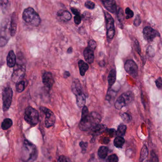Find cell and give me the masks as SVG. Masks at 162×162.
I'll list each match as a JSON object with an SVG mask.
<instances>
[{"mask_svg": "<svg viewBox=\"0 0 162 162\" xmlns=\"http://www.w3.org/2000/svg\"><path fill=\"white\" fill-rule=\"evenodd\" d=\"M101 117L98 113L93 112L87 116L81 118L79 124V128L82 131H88L91 129L101 121Z\"/></svg>", "mask_w": 162, "mask_h": 162, "instance_id": "obj_1", "label": "cell"}, {"mask_svg": "<svg viewBox=\"0 0 162 162\" xmlns=\"http://www.w3.org/2000/svg\"><path fill=\"white\" fill-rule=\"evenodd\" d=\"M37 157V150L35 145L25 140L22 148V160L25 162H34Z\"/></svg>", "mask_w": 162, "mask_h": 162, "instance_id": "obj_2", "label": "cell"}, {"mask_svg": "<svg viewBox=\"0 0 162 162\" xmlns=\"http://www.w3.org/2000/svg\"><path fill=\"white\" fill-rule=\"evenodd\" d=\"M22 18L25 22L32 26H39L41 22L40 16L35 10L31 7L27 8L24 10L22 14Z\"/></svg>", "mask_w": 162, "mask_h": 162, "instance_id": "obj_3", "label": "cell"}, {"mask_svg": "<svg viewBox=\"0 0 162 162\" xmlns=\"http://www.w3.org/2000/svg\"><path fill=\"white\" fill-rule=\"evenodd\" d=\"M134 99V95L132 91L124 92L117 99L115 103V107L117 109H121L123 107L128 106Z\"/></svg>", "mask_w": 162, "mask_h": 162, "instance_id": "obj_4", "label": "cell"}, {"mask_svg": "<svg viewBox=\"0 0 162 162\" xmlns=\"http://www.w3.org/2000/svg\"><path fill=\"white\" fill-rule=\"evenodd\" d=\"M24 119L27 123L32 126H35L39 123V112L32 107H27L25 110Z\"/></svg>", "mask_w": 162, "mask_h": 162, "instance_id": "obj_5", "label": "cell"}, {"mask_svg": "<svg viewBox=\"0 0 162 162\" xmlns=\"http://www.w3.org/2000/svg\"><path fill=\"white\" fill-rule=\"evenodd\" d=\"M25 72L26 66L25 64L20 62H17L12 75V79L13 81L17 83L18 82L22 81L25 77Z\"/></svg>", "mask_w": 162, "mask_h": 162, "instance_id": "obj_6", "label": "cell"}, {"mask_svg": "<svg viewBox=\"0 0 162 162\" xmlns=\"http://www.w3.org/2000/svg\"><path fill=\"white\" fill-rule=\"evenodd\" d=\"M2 109L4 112L8 110L12 104L13 91L12 88L6 87L2 91Z\"/></svg>", "mask_w": 162, "mask_h": 162, "instance_id": "obj_7", "label": "cell"}, {"mask_svg": "<svg viewBox=\"0 0 162 162\" xmlns=\"http://www.w3.org/2000/svg\"><path fill=\"white\" fill-rule=\"evenodd\" d=\"M105 21H106V30H107V37L109 39H113L115 33V29L114 20L110 14L108 12H104Z\"/></svg>", "mask_w": 162, "mask_h": 162, "instance_id": "obj_8", "label": "cell"}, {"mask_svg": "<svg viewBox=\"0 0 162 162\" xmlns=\"http://www.w3.org/2000/svg\"><path fill=\"white\" fill-rule=\"evenodd\" d=\"M40 109L45 115V127L47 128L52 127L56 121V117L54 113L49 109L46 107H41Z\"/></svg>", "mask_w": 162, "mask_h": 162, "instance_id": "obj_9", "label": "cell"}, {"mask_svg": "<svg viewBox=\"0 0 162 162\" xmlns=\"http://www.w3.org/2000/svg\"><path fill=\"white\" fill-rule=\"evenodd\" d=\"M143 34L145 40L151 42L156 38L160 37V33L150 26H146L143 29Z\"/></svg>", "mask_w": 162, "mask_h": 162, "instance_id": "obj_10", "label": "cell"}, {"mask_svg": "<svg viewBox=\"0 0 162 162\" xmlns=\"http://www.w3.org/2000/svg\"><path fill=\"white\" fill-rule=\"evenodd\" d=\"M124 69L126 72L133 78H136L138 76V66L133 60H127L124 65Z\"/></svg>", "mask_w": 162, "mask_h": 162, "instance_id": "obj_11", "label": "cell"}, {"mask_svg": "<svg viewBox=\"0 0 162 162\" xmlns=\"http://www.w3.org/2000/svg\"><path fill=\"white\" fill-rule=\"evenodd\" d=\"M42 78L43 83L44 84L45 88H47L48 90H50L55 82L54 77L52 73L50 72L45 71L43 73Z\"/></svg>", "mask_w": 162, "mask_h": 162, "instance_id": "obj_12", "label": "cell"}, {"mask_svg": "<svg viewBox=\"0 0 162 162\" xmlns=\"http://www.w3.org/2000/svg\"><path fill=\"white\" fill-rule=\"evenodd\" d=\"M57 18L59 21L63 22H67L72 18L71 14L68 10H59L57 13Z\"/></svg>", "mask_w": 162, "mask_h": 162, "instance_id": "obj_13", "label": "cell"}, {"mask_svg": "<svg viewBox=\"0 0 162 162\" xmlns=\"http://www.w3.org/2000/svg\"><path fill=\"white\" fill-rule=\"evenodd\" d=\"M72 90L75 95L77 96L81 93H83L82 87L78 79H75L72 84Z\"/></svg>", "mask_w": 162, "mask_h": 162, "instance_id": "obj_14", "label": "cell"}, {"mask_svg": "<svg viewBox=\"0 0 162 162\" xmlns=\"http://www.w3.org/2000/svg\"><path fill=\"white\" fill-rule=\"evenodd\" d=\"M17 15L15 13H14L11 17V22L10 25V34L12 36H14L17 32Z\"/></svg>", "mask_w": 162, "mask_h": 162, "instance_id": "obj_15", "label": "cell"}, {"mask_svg": "<svg viewBox=\"0 0 162 162\" xmlns=\"http://www.w3.org/2000/svg\"><path fill=\"white\" fill-rule=\"evenodd\" d=\"M102 2L103 3L105 8L110 13L115 14L117 11V5L116 2L113 0L111 1H102Z\"/></svg>", "mask_w": 162, "mask_h": 162, "instance_id": "obj_16", "label": "cell"}, {"mask_svg": "<svg viewBox=\"0 0 162 162\" xmlns=\"http://www.w3.org/2000/svg\"><path fill=\"white\" fill-rule=\"evenodd\" d=\"M91 134L93 136H96L101 135L107 130V127L104 124H98L91 129Z\"/></svg>", "mask_w": 162, "mask_h": 162, "instance_id": "obj_17", "label": "cell"}, {"mask_svg": "<svg viewBox=\"0 0 162 162\" xmlns=\"http://www.w3.org/2000/svg\"><path fill=\"white\" fill-rule=\"evenodd\" d=\"M83 56H84V59L89 64H91L94 62V51L90 49L89 48L87 47L83 50Z\"/></svg>", "mask_w": 162, "mask_h": 162, "instance_id": "obj_18", "label": "cell"}, {"mask_svg": "<svg viewBox=\"0 0 162 162\" xmlns=\"http://www.w3.org/2000/svg\"><path fill=\"white\" fill-rule=\"evenodd\" d=\"M16 62V57L14 52L13 50H10L9 52L7 57V64L10 68L14 67Z\"/></svg>", "mask_w": 162, "mask_h": 162, "instance_id": "obj_19", "label": "cell"}, {"mask_svg": "<svg viewBox=\"0 0 162 162\" xmlns=\"http://www.w3.org/2000/svg\"><path fill=\"white\" fill-rule=\"evenodd\" d=\"M78 66L80 70V75L82 76H84L86 71L88 70V65L87 63H86L82 60H80L78 61Z\"/></svg>", "mask_w": 162, "mask_h": 162, "instance_id": "obj_20", "label": "cell"}, {"mask_svg": "<svg viewBox=\"0 0 162 162\" xmlns=\"http://www.w3.org/2000/svg\"><path fill=\"white\" fill-rule=\"evenodd\" d=\"M116 80V71L115 69H112L110 72L108 77V82L110 88L115 82Z\"/></svg>", "mask_w": 162, "mask_h": 162, "instance_id": "obj_21", "label": "cell"}, {"mask_svg": "<svg viewBox=\"0 0 162 162\" xmlns=\"http://www.w3.org/2000/svg\"><path fill=\"white\" fill-rule=\"evenodd\" d=\"M76 103L79 108H83L86 103V96L84 93L76 96Z\"/></svg>", "mask_w": 162, "mask_h": 162, "instance_id": "obj_22", "label": "cell"}, {"mask_svg": "<svg viewBox=\"0 0 162 162\" xmlns=\"http://www.w3.org/2000/svg\"><path fill=\"white\" fill-rule=\"evenodd\" d=\"M108 153V148L106 146H102L98 150V155L100 158L104 159L107 157Z\"/></svg>", "mask_w": 162, "mask_h": 162, "instance_id": "obj_23", "label": "cell"}, {"mask_svg": "<svg viewBox=\"0 0 162 162\" xmlns=\"http://www.w3.org/2000/svg\"><path fill=\"white\" fill-rule=\"evenodd\" d=\"M13 121L10 118H6L2 124V128L3 130L8 129L13 125Z\"/></svg>", "mask_w": 162, "mask_h": 162, "instance_id": "obj_24", "label": "cell"}, {"mask_svg": "<svg viewBox=\"0 0 162 162\" xmlns=\"http://www.w3.org/2000/svg\"><path fill=\"white\" fill-rule=\"evenodd\" d=\"M148 156V149L146 145H144L143 146L141 150L139 161L140 162H143Z\"/></svg>", "mask_w": 162, "mask_h": 162, "instance_id": "obj_25", "label": "cell"}, {"mask_svg": "<svg viewBox=\"0 0 162 162\" xmlns=\"http://www.w3.org/2000/svg\"><path fill=\"white\" fill-rule=\"evenodd\" d=\"M127 127L125 124H121L118 126L117 131L116 132V135L118 136L123 137L126 133Z\"/></svg>", "mask_w": 162, "mask_h": 162, "instance_id": "obj_26", "label": "cell"}, {"mask_svg": "<svg viewBox=\"0 0 162 162\" xmlns=\"http://www.w3.org/2000/svg\"><path fill=\"white\" fill-rule=\"evenodd\" d=\"M125 139L122 137L117 136L114 140V144L117 148H122L125 143Z\"/></svg>", "mask_w": 162, "mask_h": 162, "instance_id": "obj_27", "label": "cell"}, {"mask_svg": "<svg viewBox=\"0 0 162 162\" xmlns=\"http://www.w3.org/2000/svg\"><path fill=\"white\" fill-rule=\"evenodd\" d=\"M25 87H26V84H25V81H23L18 82L16 83V89L18 92H21L24 91Z\"/></svg>", "mask_w": 162, "mask_h": 162, "instance_id": "obj_28", "label": "cell"}, {"mask_svg": "<svg viewBox=\"0 0 162 162\" xmlns=\"http://www.w3.org/2000/svg\"><path fill=\"white\" fill-rule=\"evenodd\" d=\"M121 117L123 121L126 123H129L131 120V117L128 113H124L121 115Z\"/></svg>", "mask_w": 162, "mask_h": 162, "instance_id": "obj_29", "label": "cell"}, {"mask_svg": "<svg viewBox=\"0 0 162 162\" xmlns=\"http://www.w3.org/2000/svg\"><path fill=\"white\" fill-rule=\"evenodd\" d=\"M118 19L120 23H122L124 21V15L123 10L122 8L118 9L117 14Z\"/></svg>", "mask_w": 162, "mask_h": 162, "instance_id": "obj_30", "label": "cell"}, {"mask_svg": "<svg viewBox=\"0 0 162 162\" xmlns=\"http://www.w3.org/2000/svg\"><path fill=\"white\" fill-rule=\"evenodd\" d=\"M125 14H126V19H130L134 16V12L129 7L126 8L125 9Z\"/></svg>", "mask_w": 162, "mask_h": 162, "instance_id": "obj_31", "label": "cell"}, {"mask_svg": "<svg viewBox=\"0 0 162 162\" xmlns=\"http://www.w3.org/2000/svg\"><path fill=\"white\" fill-rule=\"evenodd\" d=\"M148 162H159L158 156L153 151L151 152L150 158Z\"/></svg>", "mask_w": 162, "mask_h": 162, "instance_id": "obj_32", "label": "cell"}, {"mask_svg": "<svg viewBox=\"0 0 162 162\" xmlns=\"http://www.w3.org/2000/svg\"><path fill=\"white\" fill-rule=\"evenodd\" d=\"M79 145H80L81 150H82V153H83V154L86 153L88 147V143L81 141L79 143Z\"/></svg>", "mask_w": 162, "mask_h": 162, "instance_id": "obj_33", "label": "cell"}, {"mask_svg": "<svg viewBox=\"0 0 162 162\" xmlns=\"http://www.w3.org/2000/svg\"><path fill=\"white\" fill-rule=\"evenodd\" d=\"M96 42L94 40H91L88 42V48H89L90 49L93 50V51H94L95 49L96 48Z\"/></svg>", "mask_w": 162, "mask_h": 162, "instance_id": "obj_34", "label": "cell"}, {"mask_svg": "<svg viewBox=\"0 0 162 162\" xmlns=\"http://www.w3.org/2000/svg\"><path fill=\"white\" fill-rule=\"evenodd\" d=\"M108 160L109 162H118V157L115 154H113L108 157Z\"/></svg>", "mask_w": 162, "mask_h": 162, "instance_id": "obj_35", "label": "cell"}, {"mask_svg": "<svg viewBox=\"0 0 162 162\" xmlns=\"http://www.w3.org/2000/svg\"><path fill=\"white\" fill-rule=\"evenodd\" d=\"M85 6L89 9L93 10L94 8L95 3L93 2L88 1L85 2Z\"/></svg>", "mask_w": 162, "mask_h": 162, "instance_id": "obj_36", "label": "cell"}, {"mask_svg": "<svg viewBox=\"0 0 162 162\" xmlns=\"http://www.w3.org/2000/svg\"><path fill=\"white\" fill-rule=\"evenodd\" d=\"M141 23V19L139 15H137L134 21V25L136 27H138Z\"/></svg>", "mask_w": 162, "mask_h": 162, "instance_id": "obj_37", "label": "cell"}, {"mask_svg": "<svg viewBox=\"0 0 162 162\" xmlns=\"http://www.w3.org/2000/svg\"><path fill=\"white\" fill-rule=\"evenodd\" d=\"M57 162H72V161L68 157L62 155L59 156Z\"/></svg>", "mask_w": 162, "mask_h": 162, "instance_id": "obj_38", "label": "cell"}, {"mask_svg": "<svg viewBox=\"0 0 162 162\" xmlns=\"http://www.w3.org/2000/svg\"><path fill=\"white\" fill-rule=\"evenodd\" d=\"M156 86L159 89H162V78L161 77H158L155 81Z\"/></svg>", "mask_w": 162, "mask_h": 162, "instance_id": "obj_39", "label": "cell"}, {"mask_svg": "<svg viewBox=\"0 0 162 162\" xmlns=\"http://www.w3.org/2000/svg\"><path fill=\"white\" fill-rule=\"evenodd\" d=\"M134 46L135 47V49L137 51V53L139 55L141 54V49H140V45L139 42L137 40H135L134 42Z\"/></svg>", "mask_w": 162, "mask_h": 162, "instance_id": "obj_40", "label": "cell"}, {"mask_svg": "<svg viewBox=\"0 0 162 162\" xmlns=\"http://www.w3.org/2000/svg\"><path fill=\"white\" fill-rule=\"evenodd\" d=\"M7 43V40L4 37H0V47H3Z\"/></svg>", "mask_w": 162, "mask_h": 162, "instance_id": "obj_41", "label": "cell"}, {"mask_svg": "<svg viewBox=\"0 0 162 162\" xmlns=\"http://www.w3.org/2000/svg\"><path fill=\"white\" fill-rule=\"evenodd\" d=\"M9 4L8 1H0V4L3 10L6 9Z\"/></svg>", "mask_w": 162, "mask_h": 162, "instance_id": "obj_42", "label": "cell"}, {"mask_svg": "<svg viewBox=\"0 0 162 162\" xmlns=\"http://www.w3.org/2000/svg\"><path fill=\"white\" fill-rule=\"evenodd\" d=\"M82 21V18L80 15L75 16L74 17V22H75V23L77 24V25H79L80 24Z\"/></svg>", "mask_w": 162, "mask_h": 162, "instance_id": "obj_43", "label": "cell"}, {"mask_svg": "<svg viewBox=\"0 0 162 162\" xmlns=\"http://www.w3.org/2000/svg\"><path fill=\"white\" fill-rule=\"evenodd\" d=\"M116 131L114 129H108V133L109 135L111 136V137H113L116 134Z\"/></svg>", "mask_w": 162, "mask_h": 162, "instance_id": "obj_44", "label": "cell"}, {"mask_svg": "<svg viewBox=\"0 0 162 162\" xmlns=\"http://www.w3.org/2000/svg\"><path fill=\"white\" fill-rule=\"evenodd\" d=\"M71 10L73 14L75 15V16L80 15V11L77 9L75 8H71Z\"/></svg>", "mask_w": 162, "mask_h": 162, "instance_id": "obj_45", "label": "cell"}, {"mask_svg": "<svg viewBox=\"0 0 162 162\" xmlns=\"http://www.w3.org/2000/svg\"><path fill=\"white\" fill-rule=\"evenodd\" d=\"M110 142V139L108 138H106V137H104L102 139L101 142L102 143L104 144H107L109 143Z\"/></svg>", "mask_w": 162, "mask_h": 162, "instance_id": "obj_46", "label": "cell"}, {"mask_svg": "<svg viewBox=\"0 0 162 162\" xmlns=\"http://www.w3.org/2000/svg\"><path fill=\"white\" fill-rule=\"evenodd\" d=\"M70 76V73L68 71H65L64 73V78H67Z\"/></svg>", "mask_w": 162, "mask_h": 162, "instance_id": "obj_47", "label": "cell"}, {"mask_svg": "<svg viewBox=\"0 0 162 162\" xmlns=\"http://www.w3.org/2000/svg\"><path fill=\"white\" fill-rule=\"evenodd\" d=\"M99 65L102 67H104L105 65V62L104 61H101L99 62Z\"/></svg>", "mask_w": 162, "mask_h": 162, "instance_id": "obj_48", "label": "cell"}, {"mask_svg": "<svg viewBox=\"0 0 162 162\" xmlns=\"http://www.w3.org/2000/svg\"><path fill=\"white\" fill-rule=\"evenodd\" d=\"M67 52H68V53L69 54L71 53H72V52H73V48H72V47H69V48L68 49Z\"/></svg>", "mask_w": 162, "mask_h": 162, "instance_id": "obj_49", "label": "cell"}, {"mask_svg": "<svg viewBox=\"0 0 162 162\" xmlns=\"http://www.w3.org/2000/svg\"><path fill=\"white\" fill-rule=\"evenodd\" d=\"M88 162H97V161L94 158H91V159H90Z\"/></svg>", "mask_w": 162, "mask_h": 162, "instance_id": "obj_50", "label": "cell"}, {"mask_svg": "<svg viewBox=\"0 0 162 162\" xmlns=\"http://www.w3.org/2000/svg\"><path fill=\"white\" fill-rule=\"evenodd\" d=\"M146 162H148V161H147Z\"/></svg>", "mask_w": 162, "mask_h": 162, "instance_id": "obj_51", "label": "cell"}]
</instances>
